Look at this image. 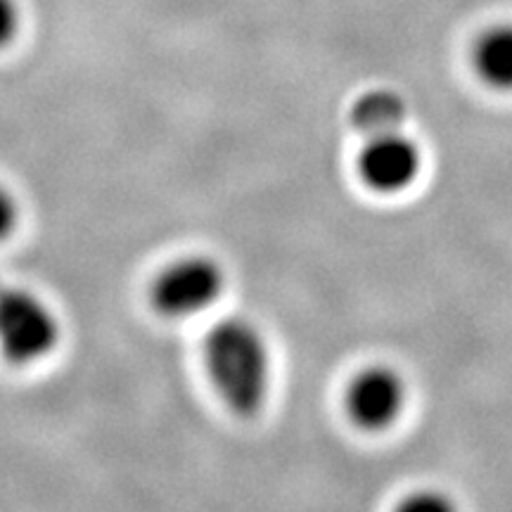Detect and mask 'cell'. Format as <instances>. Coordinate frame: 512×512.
Segmentation results:
<instances>
[{
    "label": "cell",
    "mask_w": 512,
    "mask_h": 512,
    "mask_svg": "<svg viewBox=\"0 0 512 512\" xmlns=\"http://www.w3.org/2000/svg\"><path fill=\"white\" fill-rule=\"evenodd\" d=\"M226 292V271L207 254L169 261L150 283V304L159 316L185 320L207 313Z\"/></svg>",
    "instance_id": "3957f363"
},
{
    "label": "cell",
    "mask_w": 512,
    "mask_h": 512,
    "mask_svg": "<svg viewBox=\"0 0 512 512\" xmlns=\"http://www.w3.org/2000/svg\"><path fill=\"white\" fill-rule=\"evenodd\" d=\"M22 219V209H19L17 197L12 195V190L0 181V242L10 240L15 235Z\"/></svg>",
    "instance_id": "9c48e42d"
},
{
    "label": "cell",
    "mask_w": 512,
    "mask_h": 512,
    "mask_svg": "<svg viewBox=\"0 0 512 512\" xmlns=\"http://www.w3.org/2000/svg\"><path fill=\"white\" fill-rule=\"evenodd\" d=\"M60 347V318L27 287L0 283V356L12 366H36Z\"/></svg>",
    "instance_id": "7a4b0ae2"
},
{
    "label": "cell",
    "mask_w": 512,
    "mask_h": 512,
    "mask_svg": "<svg viewBox=\"0 0 512 512\" xmlns=\"http://www.w3.org/2000/svg\"><path fill=\"white\" fill-rule=\"evenodd\" d=\"M472 64L486 86L512 91V24L486 29L472 50Z\"/></svg>",
    "instance_id": "52a82bcc"
},
{
    "label": "cell",
    "mask_w": 512,
    "mask_h": 512,
    "mask_svg": "<svg viewBox=\"0 0 512 512\" xmlns=\"http://www.w3.org/2000/svg\"><path fill=\"white\" fill-rule=\"evenodd\" d=\"M394 512H458V505L451 496L437 489L411 491L406 498L396 503Z\"/></svg>",
    "instance_id": "ba28073f"
},
{
    "label": "cell",
    "mask_w": 512,
    "mask_h": 512,
    "mask_svg": "<svg viewBox=\"0 0 512 512\" xmlns=\"http://www.w3.org/2000/svg\"><path fill=\"white\" fill-rule=\"evenodd\" d=\"M22 27V12L17 0H0V48L10 46Z\"/></svg>",
    "instance_id": "30bf717a"
},
{
    "label": "cell",
    "mask_w": 512,
    "mask_h": 512,
    "mask_svg": "<svg viewBox=\"0 0 512 512\" xmlns=\"http://www.w3.org/2000/svg\"><path fill=\"white\" fill-rule=\"evenodd\" d=\"M358 178L377 195H401L413 188L422 171V150L406 128L363 138Z\"/></svg>",
    "instance_id": "277c9868"
},
{
    "label": "cell",
    "mask_w": 512,
    "mask_h": 512,
    "mask_svg": "<svg viewBox=\"0 0 512 512\" xmlns=\"http://www.w3.org/2000/svg\"><path fill=\"white\" fill-rule=\"evenodd\" d=\"M408 403L403 377L389 366H370L354 375L344 394L349 420L363 432H384L401 420Z\"/></svg>",
    "instance_id": "5b68a950"
},
{
    "label": "cell",
    "mask_w": 512,
    "mask_h": 512,
    "mask_svg": "<svg viewBox=\"0 0 512 512\" xmlns=\"http://www.w3.org/2000/svg\"><path fill=\"white\" fill-rule=\"evenodd\" d=\"M204 368L221 401L242 418L264 411L273 384L268 339L252 320L230 316L204 337Z\"/></svg>",
    "instance_id": "6da1fadb"
},
{
    "label": "cell",
    "mask_w": 512,
    "mask_h": 512,
    "mask_svg": "<svg viewBox=\"0 0 512 512\" xmlns=\"http://www.w3.org/2000/svg\"><path fill=\"white\" fill-rule=\"evenodd\" d=\"M406 121V100L396 91H387V88H375V91L358 95L351 105V124L363 138L401 131V128H406Z\"/></svg>",
    "instance_id": "8992f818"
}]
</instances>
